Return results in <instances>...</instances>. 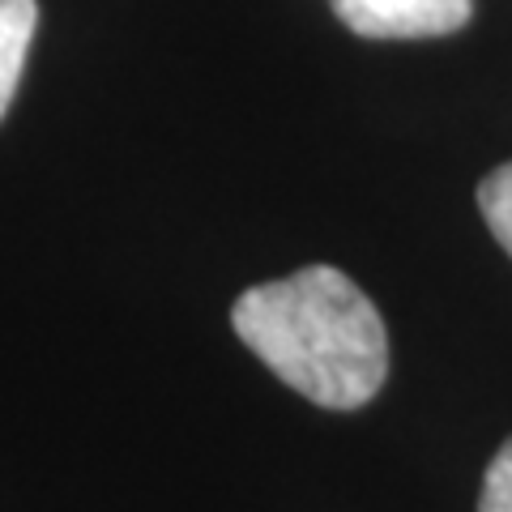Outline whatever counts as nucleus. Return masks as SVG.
<instances>
[{"instance_id":"f257e3e1","label":"nucleus","mask_w":512,"mask_h":512,"mask_svg":"<svg viewBox=\"0 0 512 512\" xmlns=\"http://www.w3.org/2000/svg\"><path fill=\"white\" fill-rule=\"evenodd\" d=\"M231 325L282 384L325 410H359L389 376V333L342 269L308 265L261 282L231 308Z\"/></svg>"},{"instance_id":"f03ea898","label":"nucleus","mask_w":512,"mask_h":512,"mask_svg":"<svg viewBox=\"0 0 512 512\" xmlns=\"http://www.w3.org/2000/svg\"><path fill=\"white\" fill-rule=\"evenodd\" d=\"M333 13L363 39H440L470 22L474 0H333Z\"/></svg>"},{"instance_id":"7ed1b4c3","label":"nucleus","mask_w":512,"mask_h":512,"mask_svg":"<svg viewBox=\"0 0 512 512\" xmlns=\"http://www.w3.org/2000/svg\"><path fill=\"white\" fill-rule=\"evenodd\" d=\"M35 26H39L35 0H0V116L9 111L13 94H18Z\"/></svg>"},{"instance_id":"20e7f679","label":"nucleus","mask_w":512,"mask_h":512,"mask_svg":"<svg viewBox=\"0 0 512 512\" xmlns=\"http://www.w3.org/2000/svg\"><path fill=\"white\" fill-rule=\"evenodd\" d=\"M478 210H483L491 235L512 256V163L495 167L483 184H478Z\"/></svg>"},{"instance_id":"39448f33","label":"nucleus","mask_w":512,"mask_h":512,"mask_svg":"<svg viewBox=\"0 0 512 512\" xmlns=\"http://www.w3.org/2000/svg\"><path fill=\"white\" fill-rule=\"evenodd\" d=\"M478 512H512V440L491 457L483 474V495H478Z\"/></svg>"}]
</instances>
